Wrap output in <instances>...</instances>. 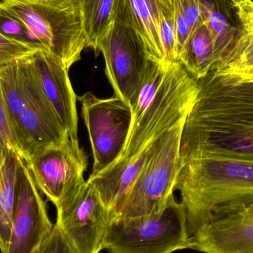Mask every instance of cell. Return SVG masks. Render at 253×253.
Listing matches in <instances>:
<instances>
[{"instance_id": "6da1fadb", "label": "cell", "mask_w": 253, "mask_h": 253, "mask_svg": "<svg viewBox=\"0 0 253 253\" xmlns=\"http://www.w3.org/2000/svg\"><path fill=\"white\" fill-rule=\"evenodd\" d=\"M253 160V81L211 70L199 80L181 141V166L194 158Z\"/></svg>"}, {"instance_id": "7a4b0ae2", "label": "cell", "mask_w": 253, "mask_h": 253, "mask_svg": "<svg viewBox=\"0 0 253 253\" xmlns=\"http://www.w3.org/2000/svg\"><path fill=\"white\" fill-rule=\"evenodd\" d=\"M175 190L192 236L205 224L253 205V160L226 156L190 159L181 166Z\"/></svg>"}, {"instance_id": "3957f363", "label": "cell", "mask_w": 253, "mask_h": 253, "mask_svg": "<svg viewBox=\"0 0 253 253\" xmlns=\"http://www.w3.org/2000/svg\"><path fill=\"white\" fill-rule=\"evenodd\" d=\"M47 53L67 69L81 59L87 41L78 0H0Z\"/></svg>"}, {"instance_id": "277c9868", "label": "cell", "mask_w": 253, "mask_h": 253, "mask_svg": "<svg viewBox=\"0 0 253 253\" xmlns=\"http://www.w3.org/2000/svg\"><path fill=\"white\" fill-rule=\"evenodd\" d=\"M190 239L185 210L173 195L156 213L112 218L104 250L108 253H172L188 249Z\"/></svg>"}, {"instance_id": "5b68a950", "label": "cell", "mask_w": 253, "mask_h": 253, "mask_svg": "<svg viewBox=\"0 0 253 253\" xmlns=\"http://www.w3.org/2000/svg\"><path fill=\"white\" fill-rule=\"evenodd\" d=\"M185 120L158 140L148 162L114 218L145 216L165 208L174 195L181 169V135Z\"/></svg>"}, {"instance_id": "8992f818", "label": "cell", "mask_w": 253, "mask_h": 253, "mask_svg": "<svg viewBox=\"0 0 253 253\" xmlns=\"http://www.w3.org/2000/svg\"><path fill=\"white\" fill-rule=\"evenodd\" d=\"M93 152L94 177L120 157L130 129V106L117 96L100 99L88 91L77 96Z\"/></svg>"}, {"instance_id": "52a82bcc", "label": "cell", "mask_w": 253, "mask_h": 253, "mask_svg": "<svg viewBox=\"0 0 253 253\" xmlns=\"http://www.w3.org/2000/svg\"><path fill=\"white\" fill-rule=\"evenodd\" d=\"M97 50L103 55L105 74L116 96L129 105L151 61L118 8L113 25L99 42Z\"/></svg>"}, {"instance_id": "ba28073f", "label": "cell", "mask_w": 253, "mask_h": 253, "mask_svg": "<svg viewBox=\"0 0 253 253\" xmlns=\"http://www.w3.org/2000/svg\"><path fill=\"white\" fill-rule=\"evenodd\" d=\"M56 208V225L76 253H100L112 219L96 189L84 181Z\"/></svg>"}, {"instance_id": "9c48e42d", "label": "cell", "mask_w": 253, "mask_h": 253, "mask_svg": "<svg viewBox=\"0 0 253 253\" xmlns=\"http://www.w3.org/2000/svg\"><path fill=\"white\" fill-rule=\"evenodd\" d=\"M37 188L57 208L85 181L87 156L78 138H67L28 162Z\"/></svg>"}, {"instance_id": "30bf717a", "label": "cell", "mask_w": 253, "mask_h": 253, "mask_svg": "<svg viewBox=\"0 0 253 253\" xmlns=\"http://www.w3.org/2000/svg\"><path fill=\"white\" fill-rule=\"evenodd\" d=\"M53 227L34 177L25 161L19 156L7 253H34L50 236Z\"/></svg>"}, {"instance_id": "8fae6325", "label": "cell", "mask_w": 253, "mask_h": 253, "mask_svg": "<svg viewBox=\"0 0 253 253\" xmlns=\"http://www.w3.org/2000/svg\"><path fill=\"white\" fill-rule=\"evenodd\" d=\"M36 73L46 101L69 138H78L77 96L68 71L53 55L44 50L32 54Z\"/></svg>"}, {"instance_id": "7c38bea8", "label": "cell", "mask_w": 253, "mask_h": 253, "mask_svg": "<svg viewBox=\"0 0 253 253\" xmlns=\"http://www.w3.org/2000/svg\"><path fill=\"white\" fill-rule=\"evenodd\" d=\"M13 129L19 156L26 162L68 138L42 90L18 116Z\"/></svg>"}, {"instance_id": "4fadbf2b", "label": "cell", "mask_w": 253, "mask_h": 253, "mask_svg": "<svg viewBox=\"0 0 253 253\" xmlns=\"http://www.w3.org/2000/svg\"><path fill=\"white\" fill-rule=\"evenodd\" d=\"M188 249L205 253H253V216L232 214L190 236Z\"/></svg>"}, {"instance_id": "5bb4252c", "label": "cell", "mask_w": 253, "mask_h": 253, "mask_svg": "<svg viewBox=\"0 0 253 253\" xmlns=\"http://www.w3.org/2000/svg\"><path fill=\"white\" fill-rule=\"evenodd\" d=\"M117 8L139 39L149 59L169 65L165 61L155 0H118Z\"/></svg>"}, {"instance_id": "9a60e30c", "label": "cell", "mask_w": 253, "mask_h": 253, "mask_svg": "<svg viewBox=\"0 0 253 253\" xmlns=\"http://www.w3.org/2000/svg\"><path fill=\"white\" fill-rule=\"evenodd\" d=\"M25 56L0 68V87L12 124L31 102L34 80L31 77Z\"/></svg>"}, {"instance_id": "2e32d148", "label": "cell", "mask_w": 253, "mask_h": 253, "mask_svg": "<svg viewBox=\"0 0 253 253\" xmlns=\"http://www.w3.org/2000/svg\"><path fill=\"white\" fill-rule=\"evenodd\" d=\"M19 155L8 150L0 168V251L7 253L16 199Z\"/></svg>"}, {"instance_id": "e0dca14e", "label": "cell", "mask_w": 253, "mask_h": 253, "mask_svg": "<svg viewBox=\"0 0 253 253\" xmlns=\"http://www.w3.org/2000/svg\"><path fill=\"white\" fill-rule=\"evenodd\" d=\"M199 1L202 21L213 42L215 65L236 41L242 30L238 29L230 22V16L218 5V0Z\"/></svg>"}, {"instance_id": "ac0fdd59", "label": "cell", "mask_w": 253, "mask_h": 253, "mask_svg": "<svg viewBox=\"0 0 253 253\" xmlns=\"http://www.w3.org/2000/svg\"><path fill=\"white\" fill-rule=\"evenodd\" d=\"M87 47L97 50L113 25L118 0H78Z\"/></svg>"}, {"instance_id": "d6986e66", "label": "cell", "mask_w": 253, "mask_h": 253, "mask_svg": "<svg viewBox=\"0 0 253 253\" xmlns=\"http://www.w3.org/2000/svg\"><path fill=\"white\" fill-rule=\"evenodd\" d=\"M178 61L198 80L205 77L213 68L215 63L213 42L205 24L192 34Z\"/></svg>"}, {"instance_id": "ffe728a7", "label": "cell", "mask_w": 253, "mask_h": 253, "mask_svg": "<svg viewBox=\"0 0 253 253\" xmlns=\"http://www.w3.org/2000/svg\"><path fill=\"white\" fill-rule=\"evenodd\" d=\"M253 66V31H241L222 59L212 68L216 74L239 75Z\"/></svg>"}, {"instance_id": "44dd1931", "label": "cell", "mask_w": 253, "mask_h": 253, "mask_svg": "<svg viewBox=\"0 0 253 253\" xmlns=\"http://www.w3.org/2000/svg\"><path fill=\"white\" fill-rule=\"evenodd\" d=\"M169 65L151 62L144 74L142 83L129 104L132 113L131 126L136 123L148 108L162 85Z\"/></svg>"}, {"instance_id": "7402d4cb", "label": "cell", "mask_w": 253, "mask_h": 253, "mask_svg": "<svg viewBox=\"0 0 253 253\" xmlns=\"http://www.w3.org/2000/svg\"><path fill=\"white\" fill-rule=\"evenodd\" d=\"M158 15L161 40L168 65L178 62L176 53L175 4L174 0H155Z\"/></svg>"}, {"instance_id": "603a6c76", "label": "cell", "mask_w": 253, "mask_h": 253, "mask_svg": "<svg viewBox=\"0 0 253 253\" xmlns=\"http://www.w3.org/2000/svg\"><path fill=\"white\" fill-rule=\"evenodd\" d=\"M0 34L33 50H44L22 20L0 1ZM45 51V50H44Z\"/></svg>"}, {"instance_id": "cb8c5ba5", "label": "cell", "mask_w": 253, "mask_h": 253, "mask_svg": "<svg viewBox=\"0 0 253 253\" xmlns=\"http://www.w3.org/2000/svg\"><path fill=\"white\" fill-rule=\"evenodd\" d=\"M0 146L5 150H13L19 155L14 129L4 96L0 87Z\"/></svg>"}, {"instance_id": "d4e9b609", "label": "cell", "mask_w": 253, "mask_h": 253, "mask_svg": "<svg viewBox=\"0 0 253 253\" xmlns=\"http://www.w3.org/2000/svg\"><path fill=\"white\" fill-rule=\"evenodd\" d=\"M36 50L15 42L0 34V68Z\"/></svg>"}, {"instance_id": "484cf974", "label": "cell", "mask_w": 253, "mask_h": 253, "mask_svg": "<svg viewBox=\"0 0 253 253\" xmlns=\"http://www.w3.org/2000/svg\"><path fill=\"white\" fill-rule=\"evenodd\" d=\"M40 253H76L56 224L45 242L42 245Z\"/></svg>"}, {"instance_id": "4316f807", "label": "cell", "mask_w": 253, "mask_h": 253, "mask_svg": "<svg viewBox=\"0 0 253 253\" xmlns=\"http://www.w3.org/2000/svg\"><path fill=\"white\" fill-rule=\"evenodd\" d=\"M179 5L191 29V35L203 23L199 0H175ZM191 37V36H190Z\"/></svg>"}, {"instance_id": "83f0119b", "label": "cell", "mask_w": 253, "mask_h": 253, "mask_svg": "<svg viewBox=\"0 0 253 253\" xmlns=\"http://www.w3.org/2000/svg\"><path fill=\"white\" fill-rule=\"evenodd\" d=\"M233 6L237 9L239 21L253 18V1L251 0H240Z\"/></svg>"}, {"instance_id": "f1b7e54d", "label": "cell", "mask_w": 253, "mask_h": 253, "mask_svg": "<svg viewBox=\"0 0 253 253\" xmlns=\"http://www.w3.org/2000/svg\"><path fill=\"white\" fill-rule=\"evenodd\" d=\"M235 77H237L239 80L253 81V66L245 70V71H242L239 75L236 76Z\"/></svg>"}, {"instance_id": "f546056e", "label": "cell", "mask_w": 253, "mask_h": 253, "mask_svg": "<svg viewBox=\"0 0 253 253\" xmlns=\"http://www.w3.org/2000/svg\"><path fill=\"white\" fill-rule=\"evenodd\" d=\"M238 214H242V215H247V216H253V205L245 208L241 212H237ZM236 214V213H235Z\"/></svg>"}, {"instance_id": "4dcf8cb0", "label": "cell", "mask_w": 253, "mask_h": 253, "mask_svg": "<svg viewBox=\"0 0 253 253\" xmlns=\"http://www.w3.org/2000/svg\"><path fill=\"white\" fill-rule=\"evenodd\" d=\"M8 150H10V149H8ZM8 150L3 149L2 147L0 146V168H1L3 162H4V159H5L6 157V154H7Z\"/></svg>"}, {"instance_id": "1f68e13d", "label": "cell", "mask_w": 253, "mask_h": 253, "mask_svg": "<svg viewBox=\"0 0 253 253\" xmlns=\"http://www.w3.org/2000/svg\"><path fill=\"white\" fill-rule=\"evenodd\" d=\"M41 248H42V246L40 247V248H38V249L36 250V251H34V252L32 253H40V251H41Z\"/></svg>"}, {"instance_id": "d6a6232c", "label": "cell", "mask_w": 253, "mask_h": 253, "mask_svg": "<svg viewBox=\"0 0 253 253\" xmlns=\"http://www.w3.org/2000/svg\"><path fill=\"white\" fill-rule=\"evenodd\" d=\"M240 1V0H231L232 3H233V5H234L236 3H237L238 1Z\"/></svg>"}, {"instance_id": "836d02e7", "label": "cell", "mask_w": 253, "mask_h": 253, "mask_svg": "<svg viewBox=\"0 0 253 253\" xmlns=\"http://www.w3.org/2000/svg\"><path fill=\"white\" fill-rule=\"evenodd\" d=\"M251 1H253V0H251Z\"/></svg>"}]
</instances>
